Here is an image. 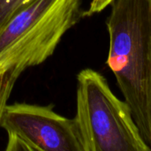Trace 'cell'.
I'll return each mask as SVG.
<instances>
[{"label": "cell", "mask_w": 151, "mask_h": 151, "mask_svg": "<svg viewBox=\"0 0 151 151\" xmlns=\"http://www.w3.org/2000/svg\"><path fill=\"white\" fill-rule=\"evenodd\" d=\"M107 65L145 142L151 144L150 0H113Z\"/></svg>", "instance_id": "cell-1"}, {"label": "cell", "mask_w": 151, "mask_h": 151, "mask_svg": "<svg viewBox=\"0 0 151 151\" xmlns=\"http://www.w3.org/2000/svg\"><path fill=\"white\" fill-rule=\"evenodd\" d=\"M19 76V75L12 69L0 71V127L3 113L7 105V101Z\"/></svg>", "instance_id": "cell-5"}, {"label": "cell", "mask_w": 151, "mask_h": 151, "mask_svg": "<svg viewBox=\"0 0 151 151\" xmlns=\"http://www.w3.org/2000/svg\"><path fill=\"white\" fill-rule=\"evenodd\" d=\"M83 151H150L130 106L119 99L106 79L92 69L77 76L73 119Z\"/></svg>", "instance_id": "cell-3"}, {"label": "cell", "mask_w": 151, "mask_h": 151, "mask_svg": "<svg viewBox=\"0 0 151 151\" xmlns=\"http://www.w3.org/2000/svg\"><path fill=\"white\" fill-rule=\"evenodd\" d=\"M81 17V0H33L0 31V71L43 63Z\"/></svg>", "instance_id": "cell-2"}, {"label": "cell", "mask_w": 151, "mask_h": 151, "mask_svg": "<svg viewBox=\"0 0 151 151\" xmlns=\"http://www.w3.org/2000/svg\"><path fill=\"white\" fill-rule=\"evenodd\" d=\"M1 127L8 134L6 151H83L73 119L50 107L19 103L6 105Z\"/></svg>", "instance_id": "cell-4"}, {"label": "cell", "mask_w": 151, "mask_h": 151, "mask_svg": "<svg viewBox=\"0 0 151 151\" xmlns=\"http://www.w3.org/2000/svg\"><path fill=\"white\" fill-rule=\"evenodd\" d=\"M112 1L113 0H92L89 8L82 13V17H89L95 13L102 12L108 5H110Z\"/></svg>", "instance_id": "cell-7"}, {"label": "cell", "mask_w": 151, "mask_h": 151, "mask_svg": "<svg viewBox=\"0 0 151 151\" xmlns=\"http://www.w3.org/2000/svg\"><path fill=\"white\" fill-rule=\"evenodd\" d=\"M150 4H151V0H150Z\"/></svg>", "instance_id": "cell-8"}, {"label": "cell", "mask_w": 151, "mask_h": 151, "mask_svg": "<svg viewBox=\"0 0 151 151\" xmlns=\"http://www.w3.org/2000/svg\"><path fill=\"white\" fill-rule=\"evenodd\" d=\"M33 0H0V31L12 17Z\"/></svg>", "instance_id": "cell-6"}]
</instances>
